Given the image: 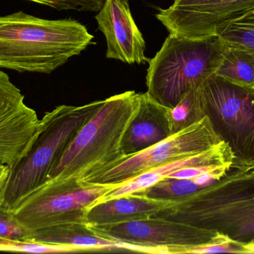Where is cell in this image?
<instances>
[{"mask_svg": "<svg viewBox=\"0 0 254 254\" xmlns=\"http://www.w3.org/2000/svg\"><path fill=\"white\" fill-rule=\"evenodd\" d=\"M168 116L172 135L205 117L199 86L188 91L174 107L169 108Z\"/></svg>", "mask_w": 254, "mask_h": 254, "instance_id": "cell-18", "label": "cell"}, {"mask_svg": "<svg viewBox=\"0 0 254 254\" xmlns=\"http://www.w3.org/2000/svg\"><path fill=\"white\" fill-rule=\"evenodd\" d=\"M174 203L152 199L138 193L124 195L96 203L89 207L86 211V225H116L148 219Z\"/></svg>", "mask_w": 254, "mask_h": 254, "instance_id": "cell-15", "label": "cell"}, {"mask_svg": "<svg viewBox=\"0 0 254 254\" xmlns=\"http://www.w3.org/2000/svg\"><path fill=\"white\" fill-rule=\"evenodd\" d=\"M122 1H125V2H128V0H122Z\"/></svg>", "mask_w": 254, "mask_h": 254, "instance_id": "cell-25", "label": "cell"}, {"mask_svg": "<svg viewBox=\"0 0 254 254\" xmlns=\"http://www.w3.org/2000/svg\"><path fill=\"white\" fill-rule=\"evenodd\" d=\"M103 103L100 100L81 106L60 105L46 112L31 147L10 167L0 192V204L13 212L24 198L44 185L76 134Z\"/></svg>", "mask_w": 254, "mask_h": 254, "instance_id": "cell-3", "label": "cell"}, {"mask_svg": "<svg viewBox=\"0 0 254 254\" xmlns=\"http://www.w3.org/2000/svg\"><path fill=\"white\" fill-rule=\"evenodd\" d=\"M234 159V153L231 148L227 143L222 141L217 146L205 152L183 159L172 161L145 171L137 177L113 188L96 203L144 190L162 179L168 177L172 173L182 169L205 166L230 167L232 169Z\"/></svg>", "mask_w": 254, "mask_h": 254, "instance_id": "cell-14", "label": "cell"}, {"mask_svg": "<svg viewBox=\"0 0 254 254\" xmlns=\"http://www.w3.org/2000/svg\"><path fill=\"white\" fill-rule=\"evenodd\" d=\"M49 6L58 10H74L77 11L97 12L104 5L105 0H28Z\"/></svg>", "mask_w": 254, "mask_h": 254, "instance_id": "cell-23", "label": "cell"}, {"mask_svg": "<svg viewBox=\"0 0 254 254\" xmlns=\"http://www.w3.org/2000/svg\"><path fill=\"white\" fill-rule=\"evenodd\" d=\"M168 110L146 92L140 93L137 112L122 139L123 157L138 153L172 136Z\"/></svg>", "mask_w": 254, "mask_h": 254, "instance_id": "cell-13", "label": "cell"}, {"mask_svg": "<svg viewBox=\"0 0 254 254\" xmlns=\"http://www.w3.org/2000/svg\"><path fill=\"white\" fill-rule=\"evenodd\" d=\"M74 19H46L22 11L0 16V68L50 74L92 44Z\"/></svg>", "mask_w": 254, "mask_h": 254, "instance_id": "cell-1", "label": "cell"}, {"mask_svg": "<svg viewBox=\"0 0 254 254\" xmlns=\"http://www.w3.org/2000/svg\"><path fill=\"white\" fill-rule=\"evenodd\" d=\"M204 188L198 183L195 178L165 177L137 193L152 199L177 202Z\"/></svg>", "mask_w": 254, "mask_h": 254, "instance_id": "cell-19", "label": "cell"}, {"mask_svg": "<svg viewBox=\"0 0 254 254\" xmlns=\"http://www.w3.org/2000/svg\"><path fill=\"white\" fill-rule=\"evenodd\" d=\"M10 172V167L6 165H0V192L2 189Z\"/></svg>", "mask_w": 254, "mask_h": 254, "instance_id": "cell-24", "label": "cell"}, {"mask_svg": "<svg viewBox=\"0 0 254 254\" xmlns=\"http://www.w3.org/2000/svg\"><path fill=\"white\" fill-rule=\"evenodd\" d=\"M88 226L101 237L128 246L132 252L144 253L186 254L194 248L232 241L216 231L155 216L116 225Z\"/></svg>", "mask_w": 254, "mask_h": 254, "instance_id": "cell-9", "label": "cell"}, {"mask_svg": "<svg viewBox=\"0 0 254 254\" xmlns=\"http://www.w3.org/2000/svg\"><path fill=\"white\" fill-rule=\"evenodd\" d=\"M31 231L22 226L13 213L0 204V239L8 240H27Z\"/></svg>", "mask_w": 254, "mask_h": 254, "instance_id": "cell-22", "label": "cell"}, {"mask_svg": "<svg viewBox=\"0 0 254 254\" xmlns=\"http://www.w3.org/2000/svg\"><path fill=\"white\" fill-rule=\"evenodd\" d=\"M28 241L81 248L86 252H132L131 248L95 234L86 224L67 223L31 231Z\"/></svg>", "mask_w": 254, "mask_h": 254, "instance_id": "cell-16", "label": "cell"}, {"mask_svg": "<svg viewBox=\"0 0 254 254\" xmlns=\"http://www.w3.org/2000/svg\"><path fill=\"white\" fill-rule=\"evenodd\" d=\"M199 91L204 115L234 153L231 169H254V89L213 75Z\"/></svg>", "mask_w": 254, "mask_h": 254, "instance_id": "cell-6", "label": "cell"}, {"mask_svg": "<svg viewBox=\"0 0 254 254\" xmlns=\"http://www.w3.org/2000/svg\"><path fill=\"white\" fill-rule=\"evenodd\" d=\"M218 37L225 46L243 49L254 59V13L231 22Z\"/></svg>", "mask_w": 254, "mask_h": 254, "instance_id": "cell-20", "label": "cell"}, {"mask_svg": "<svg viewBox=\"0 0 254 254\" xmlns=\"http://www.w3.org/2000/svg\"><path fill=\"white\" fill-rule=\"evenodd\" d=\"M215 75L233 85L254 89L253 56L243 49L225 46L223 59Z\"/></svg>", "mask_w": 254, "mask_h": 254, "instance_id": "cell-17", "label": "cell"}, {"mask_svg": "<svg viewBox=\"0 0 254 254\" xmlns=\"http://www.w3.org/2000/svg\"><path fill=\"white\" fill-rule=\"evenodd\" d=\"M0 252H22L30 254L83 253L81 248L71 246L46 244L28 240H8L0 239Z\"/></svg>", "mask_w": 254, "mask_h": 254, "instance_id": "cell-21", "label": "cell"}, {"mask_svg": "<svg viewBox=\"0 0 254 254\" xmlns=\"http://www.w3.org/2000/svg\"><path fill=\"white\" fill-rule=\"evenodd\" d=\"M222 142L205 116L166 140L138 153L123 157L80 180L88 184L116 187L145 171L205 152Z\"/></svg>", "mask_w": 254, "mask_h": 254, "instance_id": "cell-8", "label": "cell"}, {"mask_svg": "<svg viewBox=\"0 0 254 254\" xmlns=\"http://www.w3.org/2000/svg\"><path fill=\"white\" fill-rule=\"evenodd\" d=\"M40 125L20 89L0 70V165L10 168L27 153Z\"/></svg>", "mask_w": 254, "mask_h": 254, "instance_id": "cell-11", "label": "cell"}, {"mask_svg": "<svg viewBox=\"0 0 254 254\" xmlns=\"http://www.w3.org/2000/svg\"><path fill=\"white\" fill-rule=\"evenodd\" d=\"M98 29L107 40V58L128 64H143L146 43L128 7L122 0H105L95 16Z\"/></svg>", "mask_w": 254, "mask_h": 254, "instance_id": "cell-12", "label": "cell"}, {"mask_svg": "<svg viewBox=\"0 0 254 254\" xmlns=\"http://www.w3.org/2000/svg\"><path fill=\"white\" fill-rule=\"evenodd\" d=\"M254 13V0H174L157 19L170 34L190 39L219 37L231 22Z\"/></svg>", "mask_w": 254, "mask_h": 254, "instance_id": "cell-10", "label": "cell"}, {"mask_svg": "<svg viewBox=\"0 0 254 254\" xmlns=\"http://www.w3.org/2000/svg\"><path fill=\"white\" fill-rule=\"evenodd\" d=\"M140 95L127 91L104 99L68 145L46 182L82 180L123 158L122 139L137 112Z\"/></svg>", "mask_w": 254, "mask_h": 254, "instance_id": "cell-4", "label": "cell"}, {"mask_svg": "<svg viewBox=\"0 0 254 254\" xmlns=\"http://www.w3.org/2000/svg\"><path fill=\"white\" fill-rule=\"evenodd\" d=\"M224 52L218 37L190 39L170 34L155 56L148 60L146 93L173 108L188 91L215 75Z\"/></svg>", "mask_w": 254, "mask_h": 254, "instance_id": "cell-5", "label": "cell"}, {"mask_svg": "<svg viewBox=\"0 0 254 254\" xmlns=\"http://www.w3.org/2000/svg\"><path fill=\"white\" fill-rule=\"evenodd\" d=\"M253 170H254V169H253Z\"/></svg>", "mask_w": 254, "mask_h": 254, "instance_id": "cell-26", "label": "cell"}, {"mask_svg": "<svg viewBox=\"0 0 254 254\" xmlns=\"http://www.w3.org/2000/svg\"><path fill=\"white\" fill-rule=\"evenodd\" d=\"M114 187L88 184L77 178L46 182L12 213L30 231L62 224H86L88 209Z\"/></svg>", "mask_w": 254, "mask_h": 254, "instance_id": "cell-7", "label": "cell"}, {"mask_svg": "<svg viewBox=\"0 0 254 254\" xmlns=\"http://www.w3.org/2000/svg\"><path fill=\"white\" fill-rule=\"evenodd\" d=\"M153 216L216 231L254 254V171L231 169Z\"/></svg>", "mask_w": 254, "mask_h": 254, "instance_id": "cell-2", "label": "cell"}]
</instances>
